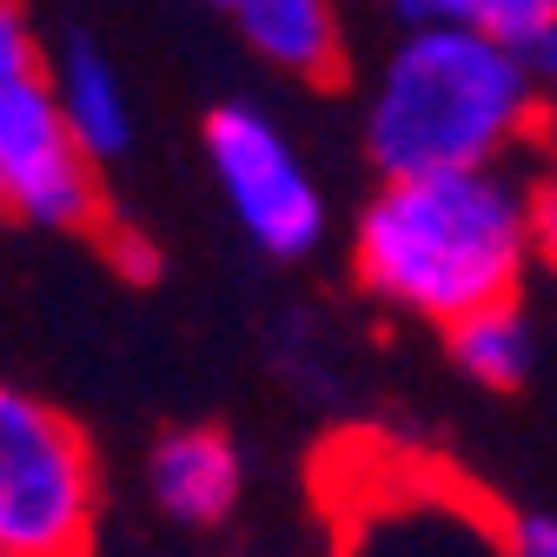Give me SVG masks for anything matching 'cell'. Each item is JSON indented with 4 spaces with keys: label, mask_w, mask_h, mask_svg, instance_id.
Masks as SVG:
<instances>
[{
    "label": "cell",
    "mask_w": 557,
    "mask_h": 557,
    "mask_svg": "<svg viewBox=\"0 0 557 557\" xmlns=\"http://www.w3.org/2000/svg\"><path fill=\"white\" fill-rule=\"evenodd\" d=\"M544 239L550 186L518 160L392 173L352 226V272L379 306L445 332L478 306L524 299Z\"/></svg>",
    "instance_id": "1"
},
{
    "label": "cell",
    "mask_w": 557,
    "mask_h": 557,
    "mask_svg": "<svg viewBox=\"0 0 557 557\" xmlns=\"http://www.w3.org/2000/svg\"><path fill=\"white\" fill-rule=\"evenodd\" d=\"M544 87L471 27H405L366 94V153L385 180L518 160L544 126Z\"/></svg>",
    "instance_id": "2"
},
{
    "label": "cell",
    "mask_w": 557,
    "mask_h": 557,
    "mask_svg": "<svg viewBox=\"0 0 557 557\" xmlns=\"http://www.w3.org/2000/svg\"><path fill=\"white\" fill-rule=\"evenodd\" d=\"M325 518L332 557H505V505L451 465L372 438L325 458Z\"/></svg>",
    "instance_id": "3"
},
{
    "label": "cell",
    "mask_w": 557,
    "mask_h": 557,
    "mask_svg": "<svg viewBox=\"0 0 557 557\" xmlns=\"http://www.w3.org/2000/svg\"><path fill=\"white\" fill-rule=\"evenodd\" d=\"M0 213L47 233H113L107 173H94L60 126L27 0H0Z\"/></svg>",
    "instance_id": "4"
},
{
    "label": "cell",
    "mask_w": 557,
    "mask_h": 557,
    "mask_svg": "<svg viewBox=\"0 0 557 557\" xmlns=\"http://www.w3.org/2000/svg\"><path fill=\"white\" fill-rule=\"evenodd\" d=\"M100 451L53 398L0 379V557H94Z\"/></svg>",
    "instance_id": "5"
},
{
    "label": "cell",
    "mask_w": 557,
    "mask_h": 557,
    "mask_svg": "<svg viewBox=\"0 0 557 557\" xmlns=\"http://www.w3.org/2000/svg\"><path fill=\"white\" fill-rule=\"evenodd\" d=\"M206 166H213L239 233L272 259H306L325 239V193L299 147L252 100H226L206 113Z\"/></svg>",
    "instance_id": "6"
},
{
    "label": "cell",
    "mask_w": 557,
    "mask_h": 557,
    "mask_svg": "<svg viewBox=\"0 0 557 557\" xmlns=\"http://www.w3.org/2000/svg\"><path fill=\"white\" fill-rule=\"evenodd\" d=\"M47 81H53V107H60V126L74 139V153L94 173L120 166L133 153V94L120 81V66L107 60V47L87 34H66L47 53Z\"/></svg>",
    "instance_id": "7"
},
{
    "label": "cell",
    "mask_w": 557,
    "mask_h": 557,
    "mask_svg": "<svg viewBox=\"0 0 557 557\" xmlns=\"http://www.w3.org/2000/svg\"><path fill=\"white\" fill-rule=\"evenodd\" d=\"M147 484H153V505L173 524L213 531V524L233 518V505L246 492V465H239V445L220 425H180L153 445Z\"/></svg>",
    "instance_id": "8"
},
{
    "label": "cell",
    "mask_w": 557,
    "mask_h": 557,
    "mask_svg": "<svg viewBox=\"0 0 557 557\" xmlns=\"http://www.w3.org/2000/svg\"><path fill=\"white\" fill-rule=\"evenodd\" d=\"M239 40L293 81H338L345 74V27L332 0H226Z\"/></svg>",
    "instance_id": "9"
},
{
    "label": "cell",
    "mask_w": 557,
    "mask_h": 557,
    "mask_svg": "<svg viewBox=\"0 0 557 557\" xmlns=\"http://www.w3.org/2000/svg\"><path fill=\"white\" fill-rule=\"evenodd\" d=\"M405 27H471L511 47L537 81L557 74V0H392Z\"/></svg>",
    "instance_id": "10"
},
{
    "label": "cell",
    "mask_w": 557,
    "mask_h": 557,
    "mask_svg": "<svg viewBox=\"0 0 557 557\" xmlns=\"http://www.w3.org/2000/svg\"><path fill=\"white\" fill-rule=\"evenodd\" d=\"M445 352L484 392H524L537 372V325H531L524 299H498V306H478V312L451 319Z\"/></svg>",
    "instance_id": "11"
},
{
    "label": "cell",
    "mask_w": 557,
    "mask_h": 557,
    "mask_svg": "<svg viewBox=\"0 0 557 557\" xmlns=\"http://www.w3.org/2000/svg\"><path fill=\"white\" fill-rule=\"evenodd\" d=\"M505 557H557V518L544 505H524V511H505V531H498Z\"/></svg>",
    "instance_id": "12"
},
{
    "label": "cell",
    "mask_w": 557,
    "mask_h": 557,
    "mask_svg": "<svg viewBox=\"0 0 557 557\" xmlns=\"http://www.w3.org/2000/svg\"><path fill=\"white\" fill-rule=\"evenodd\" d=\"M206 8H226V0H206Z\"/></svg>",
    "instance_id": "13"
}]
</instances>
